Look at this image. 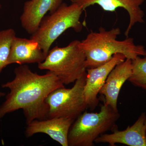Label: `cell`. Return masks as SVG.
I'll return each mask as SVG.
<instances>
[{
  "label": "cell",
  "instance_id": "obj_1",
  "mask_svg": "<svg viewBox=\"0 0 146 146\" xmlns=\"http://www.w3.org/2000/svg\"><path fill=\"white\" fill-rule=\"evenodd\" d=\"M12 81L2 85L10 92L0 106V119L6 114L22 109L27 125L34 120L48 119L49 106L45 102L55 89L64 87L53 73L48 71L43 75L32 72L27 65H20L14 70Z\"/></svg>",
  "mask_w": 146,
  "mask_h": 146
},
{
  "label": "cell",
  "instance_id": "obj_2",
  "mask_svg": "<svg viewBox=\"0 0 146 146\" xmlns=\"http://www.w3.org/2000/svg\"><path fill=\"white\" fill-rule=\"evenodd\" d=\"M121 33L119 28L107 31L100 27L98 32H91L85 39L80 41L79 46L86 56L87 69L104 65L117 54H122L126 58L131 60L145 55V47L135 44L133 38L128 37L121 41L117 40Z\"/></svg>",
  "mask_w": 146,
  "mask_h": 146
},
{
  "label": "cell",
  "instance_id": "obj_3",
  "mask_svg": "<svg viewBox=\"0 0 146 146\" xmlns=\"http://www.w3.org/2000/svg\"><path fill=\"white\" fill-rule=\"evenodd\" d=\"M118 111L105 104L98 112H82L71 125L68 146H93L96 139L108 131H114L119 118Z\"/></svg>",
  "mask_w": 146,
  "mask_h": 146
},
{
  "label": "cell",
  "instance_id": "obj_4",
  "mask_svg": "<svg viewBox=\"0 0 146 146\" xmlns=\"http://www.w3.org/2000/svg\"><path fill=\"white\" fill-rule=\"evenodd\" d=\"M75 40L64 47L56 46L50 50L45 60L38 63L40 70L53 73L64 84L75 82L86 72V56Z\"/></svg>",
  "mask_w": 146,
  "mask_h": 146
},
{
  "label": "cell",
  "instance_id": "obj_5",
  "mask_svg": "<svg viewBox=\"0 0 146 146\" xmlns=\"http://www.w3.org/2000/svg\"><path fill=\"white\" fill-rule=\"evenodd\" d=\"M83 11L74 3L69 5L62 3L54 12L43 18L31 39L39 44L46 56L53 42L66 30L72 28L77 32L81 31L82 25L80 18Z\"/></svg>",
  "mask_w": 146,
  "mask_h": 146
},
{
  "label": "cell",
  "instance_id": "obj_6",
  "mask_svg": "<svg viewBox=\"0 0 146 146\" xmlns=\"http://www.w3.org/2000/svg\"><path fill=\"white\" fill-rule=\"evenodd\" d=\"M86 72L77 80L70 89L64 87L55 89L45 100L49 106L48 119L66 118L75 121L87 107L84 90Z\"/></svg>",
  "mask_w": 146,
  "mask_h": 146
},
{
  "label": "cell",
  "instance_id": "obj_7",
  "mask_svg": "<svg viewBox=\"0 0 146 146\" xmlns=\"http://www.w3.org/2000/svg\"><path fill=\"white\" fill-rule=\"evenodd\" d=\"M126 57L121 54H115L108 62L93 68L86 69L84 94L87 107L94 110L98 105V94L104 85L108 75L116 65L124 61Z\"/></svg>",
  "mask_w": 146,
  "mask_h": 146
},
{
  "label": "cell",
  "instance_id": "obj_8",
  "mask_svg": "<svg viewBox=\"0 0 146 146\" xmlns=\"http://www.w3.org/2000/svg\"><path fill=\"white\" fill-rule=\"evenodd\" d=\"M81 7L83 10L90 6L98 5L103 10L108 12H114L119 8L125 9L129 16V21L124 35L128 37L131 29L136 23H145V13L141 5L145 0H70Z\"/></svg>",
  "mask_w": 146,
  "mask_h": 146
},
{
  "label": "cell",
  "instance_id": "obj_9",
  "mask_svg": "<svg viewBox=\"0 0 146 146\" xmlns=\"http://www.w3.org/2000/svg\"><path fill=\"white\" fill-rule=\"evenodd\" d=\"M74 121L66 118L34 120L27 124L25 134L29 138L36 133H45L61 146H68V133Z\"/></svg>",
  "mask_w": 146,
  "mask_h": 146
},
{
  "label": "cell",
  "instance_id": "obj_10",
  "mask_svg": "<svg viewBox=\"0 0 146 146\" xmlns=\"http://www.w3.org/2000/svg\"><path fill=\"white\" fill-rule=\"evenodd\" d=\"M132 60L126 58L113 68L106 79L99 94L104 97V103L118 111L117 101L123 85L132 74Z\"/></svg>",
  "mask_w": 146,
  "mask_h": 146
},
{
  "label": "cell",
  "instance_id": "obj_11",
  "mask_svg": "<svg viewBox=\"0 0 146 146\" xmlns=\"http://www.w3.org/2000/svg\"><path fill=\"white\" fill-rule=\"evenodd\" d=\"M146 115L143 112L132 125L124 130L116 129L111 133H104L96 139L95 143H107L110 146L122 144L129 146H146L145 121Z\"/></svg>",
  "mask_w": 146,
  "mask_h": 146
},
{
  "label": "cell",
  "instance_id": "obj_12",
  "mask_svg": "<svg viewBox=\"0 0 146 146\" xmlns=\"http://www.w3.org/2000/svg\"><path fill=\"white\" fill-rule=\"evenodd\" d=\"M63 0H29L25 3L21 21L22 27L30 34L37 30L46 13L54 12Z\"/></svg>",
  "mask_w": 146,
  "mask_h": 146
},
{
  "label": "cell",
  "instance_id": "obj_13",
  "mask_svg": "<svg viewBox=\"0 0 146 146\" xmlns=\"http://www.w3.org/2000/svg\"><path fill=\"white\" fill-rule=\"evenodd\" d=\"M46 56L39 44L31 39H13L8 59V65L13 63L24 65L26 63H39Z\"/></svg>",
  "mask_w": 146,
  "mask_h": 146
},
{
  "label": "cell",
  "instance_id": "obj_14",
  "mask_svg": "<svg viewBox=\"0 0 146 146\" xmlns=\"http://www.w3.org/2000/svg\"><path fill=\"white\" fill-rule=\"evenodd\" d=\"M143 56L132 60V74L128 80L134 86L146 90V50Z\"/></svg>",
  "mask_w": 146,
  "mask_h": 146
},
{
  "label": "cell",
  "instance_id": "obj_15",
  "mask_svg": "<svg viewBox=\"0 0 146 146\" xmlns=\"http://www.w3.org/2000/svg\"><path fill=\"white\" fill-rule=\"evenodd\" d=\"M16 36V33L12 29L0 31V74L8 65V59L11 43Z\"/></svg>",
  "mask_w": 146,
  "mask_h": 146
},
{
  "label": "cell",
  "instance_id": "obj_16",
  "mask_svg": "<svg viewBox=\"0 0 146 146\" xmlns=\"http://www.w3.org/2000/svg\"><path fill=\"white\" fill-rule=\"evenodd\" d=\"M5 95V94L4 93H3V92H1L0 91V98H1V97L4 96Z\"/></svg>",
  "mask_w": 146,
  "mask_h": 146
},
{
  "label": "cell",
  "instance_id": "obj_17",
  "mask_svg": "<svg viewBox=\"0 0 146 146\" xmlns=\"http://www.w3.org/2000/svg\"><path fill=\"white\" fill-rule=\"evenodd\" d=\"M145 132H146V117L145 119Z\"/></svg>",
  "mask_w": 146,
  "mask_h": 146
},
{
  "label": "cell",
  "instance_id": "obj_18",
  "mask_svg": "<svg viewBox=\"0 0 146 146\" xmlns=\"http://www.w3.org/2000/svg\"><path fill=\"white\" fill-rule=\"evenodd\" d=\"M1 7V4H0V8Z\"/></svg>",
  "mask_w": 146,
  "mask_h": 146
}]
</instances>
